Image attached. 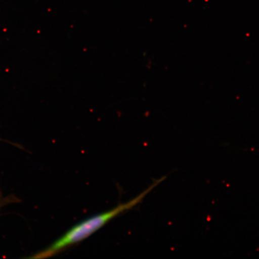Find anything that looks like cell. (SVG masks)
<instances>
[{
	"label": "cell",
	"mask_w": 259,
	"mask_h": 259,
	"mask_svg": "<svg viewBox=\"0 0 259 259\" xmlns=\"http://www.w3.org/2000/svg\"><path fill=\"white\" fill-rule=\"evenodd\" d=\"M165 178H162L160 180L155 181L150 187L139 194L135 199L130 201L119 204V205L111 210L100 214L92 217L87 219L84 221L80 222L79 224L73 227V228L67 232L60 239L55 242L48 248L41 251L35 254L32 258H42L52 256L58 253L64 249L73 245L77 244L81 241L85 240V239L90 237L99 229L105 226L107 223L124 213L126 210L134 208L135 206L140 203L145 198V196L150 193L155 187L162 182Z\"/></svg>",
	"instance_id": "obj_1"
}]
</instances>
